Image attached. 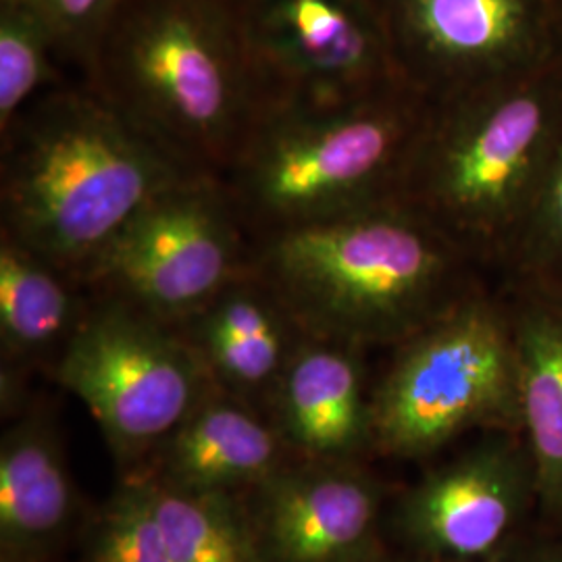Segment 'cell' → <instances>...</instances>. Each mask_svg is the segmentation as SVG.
<instances>
[{
  "instance_id": "cell-1",
  "label": "cell",
  "mask_w": 562,
  "mask_h": 562,
  "mask_svg": "<svg viewBox=\"0 0 562 562\" xmlns=\"http://www.w3.org/2000/svg\"><path fill=\"white\" fill-rule=\"evenodd\" d=\"M81 80L190 176L222 178L273 106L236 0H123Z\"/></svg>"
},
{
  "instance_id": "cell-2",
  "label": "cell",
  "mask_w": 562,
  "mask_h": 562,
  "mask_svg": "<svg viewBox=\"0 0 562 562\" xmlns=\"http://www.w3.org/2000/svg\"><path fill=\"white\" fill-rule=\"evenodd\" d=\"M252 267L304 334L362 350H392L492 281L398 201L267 236Z\"/></svg>"
},
{
  "instance_id": "cell-3",
  "label": "cell",
  "mask_w": 562,
  "mask_h": 562,
  "mask_svg": "<svg viewBox=\"0 0 562 562\" xmlns=\"http://www.w3.org/2000/svg\"><path fill=\"white\" fill-rule=\"evenodd\" d=\"M188 176L86 81H65L0 132V234L78 276Z\"/></svg>"
},
{
  "instance_id": "cell-4",
  "label": "cell",
  "mask_w": 562,
  "mask_h": 562,
  "mask_svg": "<svg viewBox=\"0 0 562 562\" xmlns=\"http://www.w3.org/2000/svg\"><path fill=\"white\" fill-rule=\"evenodd\" d=\"M562 127V57L427 101L394 201L496 280L529 222Z\"/></svg>"
},
{
  "instance_id": "cell-5",
  "label": "cell",
  "mask_w": 562,
  "mask_h": 562,
  "mask_svg": "<svg viewBox=\"0 0 562 562\" xmlns=\"http://www.w3.org/2000/svg\"><path fill=\"white\" fill-rule=\"evenodd\" d=\"M425 109L406 83L336 104H273L220 178L252 244L394 201Z\"/></svg>"
},
{
  "instance_id": "cell-6",
  "label": "cell",
  "mask_w": 562,
  "mask_h": 562,
  "mask_svg": "<svg viewBox=\"0 0 562 562\" xmlns=\"http://www.w3.org/2000/svg\"><path fill=\"white\" fill-rule=\"evenodd\" d=\"M390 352L371 390L375 452L415 461L469 431L522 434L515 340L494 280Z\"/></svg>"
},
{
  "instance_id": "cell-7",
  "label": "cell",
  "mask_w": 562,
  "mask_h": 562,
  "mask_svg": "<svg viewBox=\"0 0 562 562\" xmlns=\"http://www.w3.org/2000/svg\"><path fill=\"white\" fill-rule=\"evenodd\" d=\"M50 375L86 404L123 467L148 462L215 390L176 325L94 296Z\"/></svg>"
},
{
  "instance_id": "cell-8",
  "label": "cell",
  "mask_w": 562,
  "mask_h": 562,
  "mask_svg": "<svg viewBox=\"0 0 562 562\" xmlns=\"http://www.w3.org/2000/svg\"><path fill=\"white\" fill-rule=\"evenodd\" d=\"M252 250L223 181L188 176L123 225L78 278L94 299L180 325L252 267Z\"/></svg>"
},
{
  "instance_id": "cell-9",
  "label": "cell",
  "mask_w": 562,
  "mask_h": 562,
  "mask_svg": "<svg viewBox=\"0 0 562 562\" xmlns=\"http://www.w3.org/2000/svg\"><path fill=\"white\" fill-rule=\"evenodd\" d=\"M401 80L427 101L562 57L552 0H378Z\"/></svg>"
},
{
  "instance_id": "cell-10",
  "label": "cell",
  "mask_w": 562,
  "mask_h": 562,
  "mask_svg": "<svg viewBox=\"0 0 562 562\" xmlns=\"http://www.w3.org/2000/svg\"><path fill=\"white\" fill-rule=\"evenodd\" d=\"M273 104H336L404 83L378 0H236Z\"/></svg>"
},
{
  "instance_id": "cell-11",
  "label": "cell",
  "mask_w": 562,
  "mask_h": 562,
  "mask_svg": "<svg viewBox=\"0 0 562 562\" xmlns=\"http://www.w3.org/2000/svg\"><path fill=\"white\" fill-rule=\"evenodd\" d=\"M538 519V482L522 434H485L434 467L392 508L404 552L487 562Z\"/></svg>"
},
{
  "instance_id": "cell-12",
  "label": "cell",
  "mask_w": 562,
  "mask_h": 562,
  "mask_svg": "<svg viewBox=\"0 0 562 562\" xmlns=\"http://www.w3.org/2000/svg\"><path fill=\"white\" fill-rule=\"evenodd\" d=\"M267 562H362L385 550V490L355 461L283 464L246 504Z\"/></svg>"
},
{
  "instance_id": "cell-13",
  "label": "cell",
  "mask_w": 562,
  "mask_h": 562,
  "mask_svg": "<svg viewBox=\"0 0 562 562\" xmlns=\"http://www.w3.org/2000/svg\"><path fill=\"white\" fill-rule=\"evenodd\" d=\"M364 352L304 334L285 364L267 411L304 461H357L373 450Z\"/></svg>"
},
{
  "instance_id": "cell-14",
  "label": "cell",
  "mask_w": 562,
  "mask_h": 562,
  "mask_svg": "<svg viewBox=\"0 0 562 562\" xmlns=\"http://www.w3.org/2000/svg\"><path fill=\"white\" fill-rule=\"evenodd\" d=\"M494 283L515 340L522 438L538 482V522L562 531V278L504 273Z\"/></svg>"
},
{
  "instance_id": "cell-15",
  "label": "cell",
  "mask_w": 562,
  "mask_h": 562,
  "mask_svg": "<svg viewBox=\"0 0 562 562\" xmlns=\"http://www.w3.org/2000/svg\"><path fill=\"white\" fill-rule=\"evenodd\" d=\"M176 327L192 344L217 390L261 411H267L304 336L278 292L255 267L229 281Z\"/></svg>"
},
{
  "instance_id": "cell-16",
  "label": "cell",
  "mask_w": 562,
  "mask_h": 562,
  "mask_svg": "<svg viewBox=\"0 0 562 562\" xmlns=\"http://www.w3.org/2000/svg\"><path fill=\"white\" fill-rule=\"evenodd\" d=\"M285 448L261 408L215 387L134 475L183 492L238 494L278 473Z\"/></svg>"
},
{
  "instance_id": "cell-17",
  "label": "cell",
  "mask_w": 562,
  "mask_h": 562,
  "mask_svg": "<svg viewBox=\"0 0 562 562\" xmlns=\"http://www.w3.org/2000/svg\"><path fill=\"white\" fill-rule=\"evenodd\" d=\"M76 519L59 429L42 408L27 411L0 442V562L53 561Z\"/></svg>"
},
{
  "instance_id": "cell-18",
  "label": "cell",
  "mask_w": 562,
  "mask_h": 562,
  "mask_svg": "<svg viewBox=\"0 0 562 562\" xmlns=\"http://www.w3.org/2000/svg\"><path fill=\"white\" fill-rule=\"evenodd\" d=\"M90 304L80 278L0 234L2 371L48 373L76 334Z\"/></svg>"
},
{
  "instance_id": "cell-19",
  "label": "cell",
  "mask_w": 562,
  "mask_h": 562,
  "mask_svg": "<svg viewBox=\"0 0 562 562\" xmlns=\"http://www.w3.org/2000/svg\"><path fill=\"white\" fill-rule=\"evenodd\" d=\"M146 480L176 562H267L236 494L183 492Z\"/></svg>"
},
{
  "instance_id": "cell-20",
  "label": "cell",
  "mask_w": 562,
  "mask_h": 562,
  "mask_svg": "<svg viewBox=\"0 0 562 562\" xmlns=\"http://www.w3.org/2000/svg\"><path fill=\"white\" fill-rule=\"evenodd\" d=\"M57 34L23 0H0V132L38 99L65 83Z\"/></svg>"
},
{
  "instance_id": "cell-21",
  "label": "cell",
  "mask_w": 562,
  "mask_h": 562,
  "mask_svg": "<svg viewBox=\"0 0 562 562\" xmlns=\"http://www.w3.org/2000/svg\"><path fill=\"white\" fill-rule=\"evenodd\" d=\"M83 562H176L140 475L121 483L92 519Z\"/></svg>"
},
{
  "instance_id": "cell-22",
  "label": "cell",
  "mask_w": 562,
  "mask_h": 562,
  "mask_svg": "<svg viewBox=\"0 0 562 562\" xmlns=\"http://www.w3.org/2000/svg\"><path fill=\"white\" fill-rule=\"evenodd\" d=\"M504 273L562 278V127L519 248Z\"/></svg>"
},
{
  "instance_id": "cell-23",
  "label": "cell",
  "mask_w": 562,
  "mask_h": 562,
  "mask_svg": "<svg viewBox=\"0 0 562 562\" xmlns=\"http://www.w3.org/2000/svg\"><path fill=\"white\" fill-rule=\"evenodd\" d=\"M38 11L57 34L67 65L83 69L104 25L123 0H23Z\"/></svg>"
},
{
  "instance_id": "cell-24",
  "label": "cell",
  "mask_w": 562,
  "mask_h": 562,
  "mask_svg": "<svg viewBox=\"0 0 562 562\" xmlns=\"http://www.w3.org/2000/svg\"><path fill=\"white\" fill-rule=\"evenodd\" d=\"M487 562H562V531L536 521Z\"/></svg>"
},
{
  "instance_id": "cell-25",
  "label": "cell",
  "mask_w": 562,
  "mask_h": 562,
  "mask_svg": "<svg viewBox=\"0 0 562 562\" xmlns=\"http://www.w3.org/2000/svg\"><path fill=\"white\" fill-rule=\"evenodd\" d=\"M362 562H448V561H434V559H425V557H417V554H411V552H390L387 548L382 550L380 554L367 559Z\"/></svg>"
},
{
  "instance_id": "cell-26",
  "label": "cell",
  "mask_w": 562,
  "mask_h": 562,
  "mask_svg": "<svg viewBox=\"0 0 562 562\" xmlns=\"http://www.w3.org/2000/svg\"><path fill=\"white\" fill-rule=\"evenodd\" d=\"M554 2V9H557V18H559V25H561L562 34V0H552Z\"/></svg>"
}]
</instances>
